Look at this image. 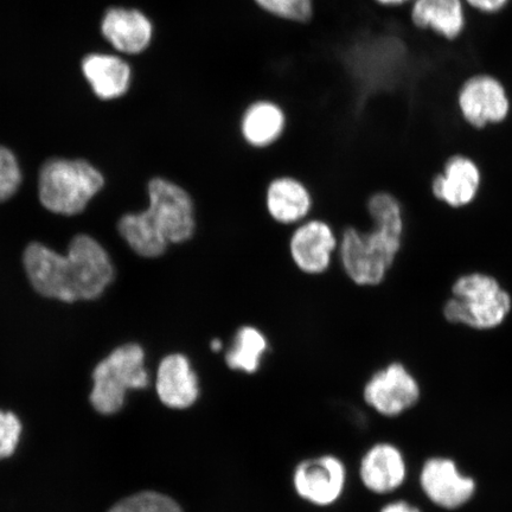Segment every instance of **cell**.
I'll return each instance as SVG.
<instances>
[{"mask_svg": "<svg viewBox=\"0 0 512 512\" xmlns=\"http://www.w3.org/2000/svg\"><path fill=\"white\" fill-rule=\"evenodd\" d=\"M268 348L270 343L264 332L255 326L243 325L235 332L232 347L224 358L230 369L253 374L259 370Z\"/></svg>", "mask_w": 512, "mask_h": 512, "instance_id": "obj_20", "label": "cell"}, {"mask_svg": "<svg viewBox=\"0 0 512 512\" xmlns=\"http://www.w3.org/2000/svg\"><path fill=\"white\" fill-rule=\"evenodd\" d=\"M369 229H344L337 256L345 275L360 287L380 286L401 254L406 233L405 209L389 191L374 192L367 201Z\"/></svg>", "mask_w": 512, "mask_h": 512, "instance_id": "obj_2", "label": "cell"}, {"mask_svg": "<svg viewBox=\"0 0 512 512\" xmlns=\"http://www.w3.org/2000/svg\"><path fill=\"white\" fill-rule=\"evenodd\" d=\"M287 126L283 107L270 100L253 102L243 112L240 133L243 140L253 149H267L283 137Z\"/></svg>", "mask_w": 512, "mask_h": 512, "instance_id": "obj_18", "label": "cell"}, {"mask_svg": "<svg viewBox=\"0 0 512 512\" xmlns=\"http://www.w3.org/2000/svg\"><path fill=\"white\" fill-rule=\"evenodd\" d=\"M104 185V176L86 160L54 158L41 168L38 195L51 213L73 216L82 213Z\"/></svg>", "mask_w": 512, "mask_h": 512, "instance_id": "obj_5", "label": "cell"}, {"mask_svg": "<svg viewBox=\"0 0 512 512\" xmlns=\"http://www.w3.org/2000/svg\"><path fill=\"white\" fill-rule=\"evenodd\" d=\"M21 432L22 426L17 416L0 411V459L14 454Z\"/></svg>", "mask_w": 512, "mask_h": 512, "instance_id": "obj_24", "label": "cell"}, {"mask_svg": "<svg viewBox=\"0 0 512 512\" xmlns=\"http://www.w3.org/2000/svg\"><path fill=\"white\" fill-rule=\"evenodd\" d=\"M419 486L428 502L445 511L463 509L478 489L475 478L460 469L456 460L444 456L425 460L419 472Z\"/></svg>", "mask_w": 512, "mask_h": 512, "instance_id": "obj_9", "label": "cell"}, {"mask_svg": "<svg viewBox=\"0 0 512 512\" xmlns=\"http://www.w3.org/2000/svg\"><path fill=\"white\" fill-rule=\"evenodd\" d=\"M266 210L281 226H298L311 215L313 196L306 184L292 176H280L267 185Z\"/></svg>", "mask_w": 512, "mask_h": 512, "instance_id": "obj_15", "label": "cell"}, {"mask_svg": "<svg viewBox=\"0 0 512 512\" xmlns=\"http://www.w3.org/2000/svg\"><path fill=\"white\" fill-rule=\"evenodd\" d=\"M484 183L482 163L466 152H453L443 159L431 179V194L445 207L460 210L475 204Z\"/></svg>", "mask_w": 512, "mask_h": 512, "instance_id": "obj_10", "label": "cell"}, {"mask_svg": "<svg viewBox=\"0 0 512 512\" xmlns=\"http://www.w3.org/2000/svg\"><path fill=\"white\" fill-rule=\"evenodd\" d=\"M380 512H422V510L412 502L398 499L384 505Z\"/></svg>", "mask_w": 512, "mask_h": 512, "instance_id": "obj_26", "label": "cell"}, {"mask_svg": "<svg viewBox=\"0 0 512 512\" xmlns=\"http://www.w3.org/2000/svg\"><path fill=\"white\" fill-rule=\"evenodd\" d=\"M339 238L328 222L307 219L298 224L288 241L293 265L307 275H322L330 270L338 253Z\"/></svg>", "mask_w": 512, "mask_h": 512, "instance_id": "obj_11", "label": "cell"}, {"mask_svg": "<svg viewBox=\"0 0 512 512\" xmlns=\"http://www.w3.org/2000/svg\"><path fill=\"white\" fill-rule=\"evenodd\" d=\"M457 107L464 123L472 130L482 132L501 126L511 113L507 87L495 75H471L460 86Z\"/></svg>", "mask_w": 512, "mask_h": 512, "instance_id": "obj_7", "label": "cell"}, {"mask_svg": "<svg viewBox=\"0 0 512 512\" xmlns=\"http://www.w3.org/2000/svg\"><path fill=\"white\" fill-rule=\"evenodd\" d=\"M22 183V171L17 158L9 149L0 146V202L10 200Z\"/></svg>", "mask_w": 512, "mask_h": 512, "instance_id": "obj_23", "label": "cell"}, {"mask_svg": "<svg viewBox=\"0 0 512 512\" xmlns=\"http://www.w3.org/2000/svg\"><path fill=\"white\" fill-rule=\"evenodd\" d=\"M23 262L35 290L43 297L64 303L99 298L114 279L110 255L88 235L75 236L67 255L42 243H30Z\"/></svg>", "mask_w": 512, "mask_h": 512, "instance_id": "obj_1", "label": "cell"}, {"mask_svg": "<svg viewBox=\"0 0 512 512\" xmlns=\"http://www.w3.org/2000/svg\"><path fill=\"white\" fill-rule=\"evenodd\" d=\"M266 14L283 21L306 24L315 15V0H253Z\"/></svg>", "mask_w": 512, "mask_h": 512, "instance_id": "obj_21", "label": "cell"}, {"mask_svg": "<svg viewBox=\"0 0 512 512\" xmlns=\"http://www.w3.org/2000/svg\"><path fill=\"white\" fill-rule=\"evenodd\" d=\"M101 31L115 49L128 55L142 54L150 47L153 38L150 18L136 9L107 10Z\"/></svg>", "mask_w": 512, "mask_h": 512, "instance_id": "obj_17", "label": "cell"}, {"mask_svg": "<svg viewBox=\"0 0 512 512\" xmlns=\"http://www.w3.org/2000/svg\"><path fill=\"white\" fill-rule=\"evenodd\" d=\"M360 476L364 486L373 494H393L405 485L409 476L405 453L394 444L374 445L364 454Z\"/></svg>", "mask_w": 512, "mask_h": 512, "instance_id": "obj_12", "label": "cell"}, {"mask_svg": "<svg viewBox=\"0 0 512 512\" xmlns=\"http://www.w3.org/2000/svg\"><path fill=\"white\" fill-rule=\"evenodd\" d=\"M149 207L121 217L118 230L134 253L145 259L163 256L170 245H183L197 230L195 202L187 189L168 178L147 184Z\"/></svg>", "mask_w": 512, "mask_h": 512, "instance_id": "obj_3", "label": "cell"}, {"mask_svg": "<svg viewBox=\"0 0 512 512\" xmlns=\"http://www.w3.org/2000/svg\"><path fill=\"white\" fill-rule=\"evenodd\" d=\"M413 0H374V3L382 8H402L411 4Z\"/></svg>", "mask_w": 512, "mask_h": 512, "instance_id": "obj_27", "label": "cell"}, {"mask_svg": "<svg viewBox=\"0 0 512 512\" xmlns=\"http://www.w3.org/2000/svg\"><path fill=\"white\" fill-rule=\"evenodd\" d=\"M408 10L416 29L432 31L446 41H456L466 29L464 0H413Z\"/></svg>", "mask_w": 512, "mask_h": 512, "instance_id": "obj_16", "label": "cell"}, {"mask_svg": "<svg viewBox=\"0 0 512 512\" xmlns=\"http://www.w3.org/2000/svg\"><path fill=\"white\" fill-rule=\"evenodd\" d=\"M210 349L214 352H220L223 349V342L219 338L213 339V341L210 342Z\"/></svg>", "mask_w": 512, "mask_h": 512, "instance_id": "obj_28", "label": "cell"}, {"mask_svg": "<svg viewBox=\"0 0 512 512\" xmlns=\"http://www.w3.org/2000/svg\"><path fill=\"white\" fill-rule=\"evenodd\" d=\"M82 72L93 92L102 100H113L127 93L131 86L130 64L118 56L88 55L82 61Z\"/></svg>", "mask_w": 512, "mask_h": 512, "instance_id": "obj_19", "label": "cell"}, {"mask_svg": "<svg viewBox=\"0 0 512 512\" xmlns=\"http://www.w3.org/2000/svg\"><path fill=\"white\" fill-rule=\"evenodd\" d=\"M108 512H183L181 507L168 496L158 492H139L115 504Z\"/></svg>", "mask_w": 512, "mask_h": 512, "instance_id": "obj_22", "label": "cell"}, {"mask_svg": "<svg viewBox=\"0 0 512 512\" xmlns=\"http://www.w3.org/2000/svg\"><path fill=\"white\" fill-rule=\"evenodd\" d=\"M344 484V465L335 457L307 460L294 473V486L299 496L313 504L335 503L342 495Z\"/></svg>", "mask_w": 512, "mask_h": 512, "instance_id": "obj_13", "label": "cell"}, {"mask_svg": "<svg viewBox=\"0 0 512 512\" xmlns=\"http://www.w3.org/2000/svg\"><path fill=\"white\" fill-rule=\"evenodd\" d=\"M94 387L89 396L101 414H114L124 406L126 393L145 389L150 377L145 368V350L137 343H127L113 350L93 371Z\"/></svg>", "mask_w": 512, "mask_h": 512, "instance_id": "obj_6", "label": "cell"}, {"mask_svg": "<svg viewBox=\"0 0 512 512\" xmlns=\"http://www.w3.org/2000/svg\"><path fill=\"white\" fill-rule=\"evenodd\" d=\"M511 313V292L496 275L483 271L458 275L441 307L447 323L477 332L502 328Z\"/></svg>", "mask_w": 512, "mask_h": 512, "instance_id": "obj_4", "label": "cell"}, {"mask_svg": "<svg viewBox=\"0 0 512 512\" xmlns=\"http://www.w3.org/2000/svg\"><path fill=\"white\" fill-rule=\"evenodd\" d=\"M422 388L405 363L394 361L371 375L364 386L367 405L386 418H399L418 406Z\"/></svg>", "mask_w": 512, "mask_h": 512, "instance_id": "obj_8", "label": "cell"}, {"mask_svg": "<svg viewBox=\"0 0 512 512\" xmlns=\"http://www.w3.org/2000/svg\"><path fill=\"white\" fill-rule=\"evenodd\" d=\"M466 8L478 14L492 16L501 14L508 8L511 0H464Z\"/></svg>", "mask_w": 512, "mask_h": 512, "instance_id": "obj_25", "label": "cell"}, {"mask_svg": "<svg viewBox=\"0 0 512 512\" xmlns=\"http://www.w3.org/2000/svg\"><path fill=\"white\" fill-rule=\"evenodd\" d=\"M156 389L165 406L189 408L200 396V381L188 356L174 352L160 361L157 369Z\"/></svg>", "mask_w": 512, "mask_h": 512, "instance_id": "obj_14", "label": "cell"}]
</instances>
